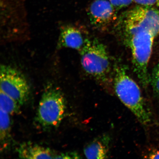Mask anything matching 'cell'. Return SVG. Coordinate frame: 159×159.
Here are the masks:
<instances>
[{
	"label": "cell",
	"mask_w": 159,
	"mask_h": 159,
	"mask_svg": "<svg viewBox=\"0 0 159 159\" xmlns=\"http://www.w3.org/2000/svg\"><path fill=\"white\" fill-rule=\"evenodd\" d=\"M119 21L122 35L132 53L134 72L146 87L150 83L148 67L156 36L135 7L125 12Z\"/></svg>",
	"instance_id": "1"
},
{
	"label": "cell",
	"mask_w": 159,
	"mask_h": 159,
	"mask_svg": "<svg viewBox=\"0 0 159 159\" xmlns=\"http://www.w3.org/2000/svg\"><path fill=\"white\" fill-rule=\"evenodd\" d=\"M115 69L113 83L115 94L141 124H148L151 115L140 87L124 67L117 66Z\"/></svg>",
	"instance_id": "2"
},
{
	"label": "cell",
	"mask_w": 159,
	"mask_h": 159,
	"mask_svg": "<svg viewBox=\"0 0 159 159\" xmlns=\"http://www.w3.org/2000/svg\"><path fill=\"white\" fill-rule=\"evenodd\" d=\"M79 52L85 72L99 82L108 83L111 64L105 46L97 39H86Z\"/></svg>",
	"instance_id": "3"
},
{
	"label": "cell",
	"mask_w": 159,
	"mask_h": 159,
	"mask_svg": "<svg viewBox=\"0 0 159 159\" xmlns=\"http://www.w3.org/2000/svg\"><path fill=\"white\" fill-rule=\"evenodd\" d=\"M66 109V101L62 92L53 87L48 89L39 101L37 122L43 128H57L64 118Z\"/></svg>",
	"instance_id": "4"
},
{
	"label": "cell",
	"mask_w": 159,
	"mask_h": 159,
	"mask_svg": "<svg viewBox=\"0 0 159 159\" xmlns=\"http://www.w3.org/2000/svg\"><path fill=\"white\" fill-rule=\"evenodd\" d=\"M0 89L20 105L29 98L30 91L26 79L18 70L9 65H1Z\"/></svg>",
	"instance_id": "5"
},
{
	"label": "cell",
	"mask_w": 159,
	"mask_h": 159,
	"mask_svg": "<svg viewBox=\"0 0 159 159\" xmlns=\"http://www.w3.org/2000/svg\"><path fill=\"white\" fill-rule=\"evenodd\" d=\"M115 11L109 0H95L89 9L91 24L97 29L106 27L114 19Z\"/></svg>",
	"instance_id": "6"
},
{
	"label": "cell",
	"mask_w": 159,
	"mask_h": 159,
	"mask_svg": "<svg viewBox=\"0 0 159 159\" xmlns=\"http://www.w3.org/2000/svg\"><path fill=\"white\" fill-rule=\"evenodd\" d=\"M85 39L76 27L71 25H63L60 29L57 47L58 49L69 48L79 51L84 45Z\"/></svg>",
	"instance_id": "7"
},
{
	"label": "cell",
	"mask_w": 159,
	"mask_h": 159,
	"mask_svg": "<svg viewBox=\"0 0 159 159\" xmlns=\"http://www.w3.org/2000/svg\"><path fill=\"white\" fill-rule=\"evenodd\" d=\"M111 138L108 134H103L97 137L85 147L84 153L89 159L108 158L110 150Z\"/></svg>",
	"instance_id": "8"
},
{
	"label": "cell",
	"mask_w": 159,
	"mask_h": 159,
	"mask_svg": "<svg viewBox=\"0 0 159 159\" xmlns=\"http://www.w3.org/2000/svg\"><path fill=\"white\" fill-rule=\"evenodd\" d=\"M19 157L24 159H55V155L49 148L31 143H25L18 149Z\"/></svg>",
	"instance_id": "9"
},
{
	"label": "cell",
	"mask_w": 159,
	"mask_h": 159,
	"mask_svg": "<svg viewBox=\"0 0 159 159\" xmlns=\"http://www.w3.org/2000/svg\"><path fill=\"white\" fill-rule=\"evenodd\" d=\"M9 115L0 108V139L3 149L7 146L10 138L11 121Z\"/></svg>",
	"instance_id": "10"
},
{
	"label": "cell",
	"mask_w": 159,
	"mask_h": 159,
	"mask_svg": "<svg viewBox=\"0 0 159 159\" xmlns=\"http://www.w3.org/2000/svg\"><path fill=\"white\" fill-rule=\"evenodd\" d=\"M20 106L14 99L0 90V108L10 115L16 114L20 112Z\"/></svg>",
	"instance_id": "11"
},
{
	"label": "cell",
	"mask_w": 159,
	"mask_h": 159,
	"mask_svg": "<svg viewBox=\"0 0 159 159\" xmlns=\"http://www.w3.org/2000/svg\"><path fill=\"white\" fill-rule=\"evenodd\" d=\"M150 82L154 92L159 96V62L152 71L150 76Z\"/></svg>",
	"instance_id": "12"
},
{
	"label": "cell",
	"mask_w": 159,
	"mask_h": 159,
	"mask_svg": "<svg viewBox=\"0 0 159 159\" xmlns=\"http://www.w3.org/2000/svg\"><path fill=\"white\" fill-rule=\"evenodd\" d=\"M116 11L124 8L130 5L134 0H109Z\"/></svg>",
	"instance_id": "13"
},
{
	"label": "cell",
	"mask_w": 159,
	"mask_h": 159,
	"mask_svg": "<svg viewBox=\"0 0 159 159\" xmlns=\"http://www.w3.org/2000/svg\"><path fill=\"white\" fill-rule=\"evenodd\" d=\"M139 5L159 8V0H134Z\"/></svg>",
	"instance_id": "14"
},
{
	"label": "cell",
	"mask_w": 159,
	"mask_h": 159,
	"mask_svg": "<svg viewBox=\"0 0 159 159\" xmlns=\"http://www.w3.org/2000/svg\"><path fill=\"white\" fill-rule=\"evenodd\" d=\"M80 158V156L77 152H71L57 155L55 159H79Z\"/></svg>",
	"instance_id": "15"
},
{
	"label": "cell",
	"mask_w": 159,
	"mask_h": 159,
	"mask_svg": "<svg viewBox=\"0 0 159 159\" xmlns=\"http://www.w3.org/2000/svg\"><path fill=\"white\" fill-rule=\"evenodd\" d=\"M147 156V157L149 158L159 159V151H152Z\"/></svg>",
	"instance_id": "16"
}]
</instances>
